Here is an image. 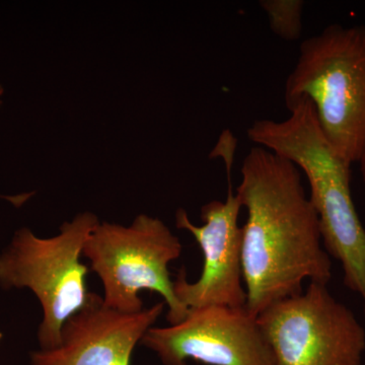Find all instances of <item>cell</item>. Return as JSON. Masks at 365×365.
Here are the masks:
<instances>
[{"instance_id":"1","label":"cell","mask_w":365,"mask_h":365,"mask_svg":"<svg viewBox=\"0 0 365 365\" xmlns=\"http://www.w3.org/2000/svg\"><path fill=\"white\" fill-rule=\"evenodd\" d=\"M241 173L237 195L248 211L242 227L246 309L258 317L274 302L302 294L306 280L328 284L332 263L294 163L257 146Z\"/></svg>"},{"instance_id":"2","label":"cell","mask_w":365,"mask_h":365,"mask_svg":"<svg viewBox=\"0 0 365 365\" xmlns=\"http://www.w3.org/2000/svg\"><path fill=\"white\" fill-rule=\"evenodd\" d=\"M288 110L289 117L283 121H255L248 129L249 139L306 175L322 242L327 253L340 262L345 287L364 300L365 318V228L353 202L351 163L324 136L311 101L300 98Z\"/></svg>"},{"instance_id":"3","label":"cell","mask_w":365,"mask_h":365,"mask_svg":"<svg viewBox=\"0 0 365 365\" xmlns=\"http://www.w3.org/2000/svg\"><path fill=\"white\" fill-rule=\"evenodd\" d=\"M311 101L319 128L341 158L365 150V26L331 25L307 38L285 83L287 109Z\"/></svg>"},{"instance_id":"4","label":"cell","mask_w":365,"mask_h":365,"mask_svg":"<svg viewBox=\"0 0 365 365\" xmlns=\"http://www.w3.org/2000/svg\"><path fill=\"white\" fill-rule=\"evenodd\" d=\"M98 225L97 215L85 212L62 223L59 234L48 239L23 227L0 254V287L7 290L28 288L42 306L43 319L38 330L40 349L57 347L62 327L88 302V269L81 257Z\"/></svg>"},{"instance_id":"5","label":"cell","mask_w":365,"mask_h":365,"mask_svg":"<svg viewBox=\"0 0 365 365\" xmlns=\"http://www.w3.org/2000/svg\"><path fill=\"white\" fill-rule=\"evenodd\" d=\"M182 244L165 222L140 215L129 227L100 222L88 237L83 255L102 281L105 306L124 314L143 311V290L162 295L170 325L186 318L189 309L175 294L169 265L180 258Z\"/></svg>"},{"instance_id":"6","label":"cell","mask_w":365,"mask_h":365,"mask_svg":"<svg viewBox=\"0 0 365 365\" xmlns=\"http://www.w3.org/2000/svg\"><path fill=\"white\" fill-rule=\"evenodd\" d=\"M273 365H361L365 330L327 284L274 302L258 317Z\"/></svg>"},{"instance_id":"7","label":"cell","mask_w":365,"mask_h":365,"mask_svg":"<svg viewBox=\"0 0 365 365\" xmlns=\"http://www.w3.org/2000/svg\"><path fill=\"white\" fill-rule=\"evenodd\" d=\"M163 365H273L272 353L257 317L246 307L189 309L169 327H151L140 341Z\"/></svg>"},{"instance_id":"8","label":"cell","mask_w":365,"mask_h":365,"mask_svg":"<svg viewBox=\"0 0 365 365\" xmlns=\"http://www.w3.org/2000/svg\"><path fill=\"white\" fill-rule=\"evenodd\" d=\"M242 207L230 185L227 200H213L201 208V227L190 220L184 209H178L176 227L195 237L204 257L200 278L188 282L185 268L174 281L175 294L187 309L208 306L246 307L242 287V230L239 225Z\"/></svg>"},{"instance_id":"9","label":"cell","mask_w":365,"mask_h":365,"mask_svg":"<svg viewBox=\"0 0 365 365\" xmlns=\"http://www.w3.org/2000/svg\"><path fill=\"white\" fill-rule=\"evenodd\" d=\"M165 304L124 314L106 307L102 297L91 292L83 309L62 327L60 344L31 353V365H130L134 348Z\"/></svg>"},{"instance_id":"10","label":"cell","mask_w":365,"mask_h":365,"mask_svg":"<svg viewBox=\"0 0 365 365\" xmlns=\"http://www.w3.org/2000/svg\"><path fill=\"white\" fill-rule=\"evenodd\" d=\"M267 14L269 25L276 36L285 41L299 40L302 33V0H262L259 2Z\"/></svg>"},{"instance_id":"11","label":"cell","mask_w":365,"mask_h":365,"mask_svg":"<svg viewBox=\"0 0 365 365\" xmlns=\"http://www.w3.org/2000/svg\"><path fill=\"white\" fill-rule=\"evenodd\" d=\"M33 196V193H25L21 194V195L18 196H1L0 195V198L6 199V200H9V202H11L14 204V205L16 206H21L23 205L24 203L26 202V200H28L30 197Z\"/></svg>"},{"instance_id":"12","label":"cell","mask_w":365,"mask_h":365,"mask_svg":"<svg viewBox=\"0 0 365 365\" xmlns=\"http://www.w3.org/2000/svg\"><path fill=\"white\" fill-rule=\"evenodd\" d=\"M359 163L360 165V172H361L362 179H364L365 185V150L364 153H362L361 157H360Z\"/></svg>"},{"instance_id":"13","label":"cell","mask_w":365,"mask_h":365,"mask_svg":"<svg viewBox=\"0 0 365 365\" xmlns=\"http://www.w3.org/2000/svg\"><path fill=\"white\" fill-rule=\"evenodd\" d=\"M4 88H2L1 86H0V106H1V97H2V95H4Z\"/></svg>"},{"instance_id":"14","label":"cell","mask_w":365,"mask_h":365,"mask_svg":"<svg viewBox=\"0 0 365 365\" xmlns=\"http://www.w3.org/2000/svg\"><path fill=\"white\" fill-rule=\"evenodd\" d=\"M1 339H2V333L0 332V341H1Z\"/></svg>"}]
</instances>
